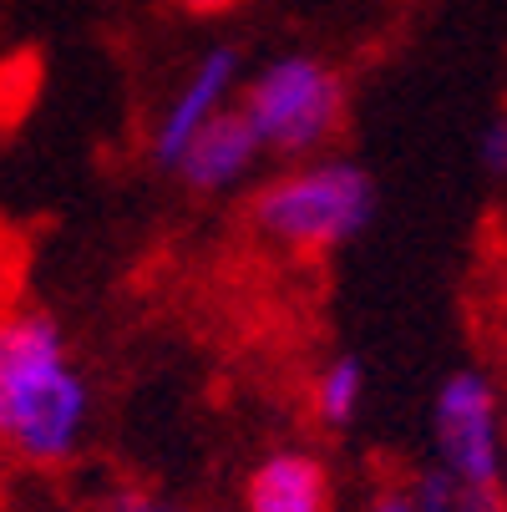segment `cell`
Wrapping results in <instances>:
<instances>
[{
	"label": "cell",
	"instance_id": "7",
	"mask_svg": "<svg viewBox=\"0 0 507 512\" xmlns=\"http://www.w3.org/2000/svg\"><path fill=\"white\" fill-rule=\"evenodd\" d=\"M244 512H335L330 462L310 447H274L244 477Z\"/></svg>",
	"mask_w": 507,
	"mask_h": 512
},
{
	"label": "cell",
	"instance_id": "11",
	"mask_svg": "<svg viewBox=\"0 0 507 512\" xmlns=\"http://www.w3.org/2000/svg\"><path fill=\"white\" fill-rule=\"evenodd\" d=\"M102 512H188V507L163 492H148V487H112Z\"/></svg>",
	"mask_w": 507,
	"mask_h": 512
},
{
	"label": "cell",
	"instance_id": "6",
	"mask_svg": "<svg viewBox=\"0 0 507 512\" xmlns=\"http://www.w3.org/2000/svg\"><path fill=\"white\" fill-rule=\"evenodd\" d=\"M259 163H264L259 137L239 117V107H229L183 148V158L173 163V178L198 198H224V193L244 188L259 173Z\"/></svg>",
	"mask_w": 507,
	"mask_h": 512
},
{
	"label": "cell",
	"instance_id": "9",
	"mask_svg": "<svg viewBox=\"0 0 507 512\" xmlns=\"http://www.w3.org/2000/svg\"><path fill=\"white\" fill-rule=\"evenodd\" d=\"M416 512H507L497 492H472L462 482H452L442 467H426L411 487H406Z\"/></svg>",
	"mask_w": 507,
	"mask_h": 512
},
{
	"label": "cell",
	"instance_id": "12",
	"mask_svg": "<svg viewBox=\"0 0 507 512\" xmlns=\"http://www.w3.org/2000/svg\"><path fill=\"white\" fill-rule=\"evenodd\" d=\"M178 6H183L188 16H203V21H213V16H229V11H239L244 0H178Z\"/></svg>",
	"mask_w": 507,
	"mask_h": 512
},
{
	"label": "cell",
	"instance_id": "1",
	"mask_svg": "<svg viewBox=\"0 0 507 512\" xmlns=\"http://www.w3.org/2000/svg\"><path fill=\"white\" fill-rule=\"evenodd\" d=\"M92 431V381L46 305L0 310V447L31 467H61Z\"/></svg>",
	"mask_w": 507,
	"mask_h": 512
},
{
	"label": "cell",
	"instance_id": "4",
	"mask_svg": "<svg viewBox=\"0 0 507 512\" xmlns=\"http://www.w3.org/2000/svg\"><path fill=\"white\" fill-rule=\"evenodd\" d=\"M431 452H437V467L452 482L472 492H497L507 416H502L497 381L487 371L462 365L437 386V396H431Z\"/></svg>",
	"mask_w": 507,
	"mask_h": 512
},
{
	"label": "cell",
	"instance_id": "14",
	"mask_svg": "<svg viewBox=\"0 0 507 512\" xmlns=\"http://www.w3.org/2000/svg\"><path fill=\"white\" fill-rule=\"evenodd\" d=\"M497 497H502V507H507V452H502V477H497Z\"/></svg>",
	"mask_w": 507,
	"mask_h": 512
},
{
	"label": "cell",
	"instance_id": "3",
	"mask_svg": "<svg viewBox=\"0 0 507 512\" xmlns=\"http://www.w3.org/2000/svg\"><path fill=\"white\" fill-rule=\"evenodd\" d=\"M239 117L259 137L264 158L305 163L330 153V142L345 127L350 87L340 66L315 51H284L244 71V87L234 97Z\"/></svg>",
	"mask_w": 507,
	"mask_h": 512
},
{
	"label": "cell",
	"instance_id": "5",
	"mask_svg": "<svg viewBox=\"0 0 507 512\" xmlns=\"http://www.w3.org/2000/svg\"><path fill=\"white\" fill-rule=\"evenodd\" d=\"M244 51L234 41H219V46H203L193 56V66L183 71V82L173 87V97L163 102L158 122H153V137H148V153H153V168L173 173V163L183 158L188 142L234 107L239 87H244Z\"/></svg>",
	"mask_w": 507,
	"mask_h": 512
},
{
	"label": "cell",
	"instance_id": "8",
	"mask_svg": "<svg viewBox=\"0 0 507 512\" xmlns=\"http://www.w3.org/2000/svg\"><path fill=\"white\" fill-rule=\"evenodd\" d=\"M371 391V371L355 350H335L320 360V371L310 376V416L325 431H345L360 421V406H366Z\"/></svg>",
	"mask_w": 507,
	"mask_h": 512
},
{
	"label": "cell",
	"instance_id": "13",
	"mask_svg": "<svg viewBox=\"0 0 507 512\" xmlns=\"http://www.w3.org/2000/svg\"><path fill=\"white\" fill-rule=\"evenodd\" d=\"M366 512H416V507H411L406 487H386V492H376V497H371V507H366Z\"/></svg>",
	"mask_w": 507,
	"mask_h": 512
},
{
	"label": "cell",
	"instance_id": "10",
	"mask_svg": "<svg viewBox=\"0 0 507 512\" xmlns=\"http://www.w3.org/2000/svg\"><path fill=\"white\" fill-rule=\"evenodd\" d=\"M477 168L487 178H507V112L482 122V132H477Z\"/></svg>",
	"mask_w": 507,
	"mask_h": 512
},
{
	"label": "cell",
	"instance_id": "2",
	"mask_svg": "<svg viewBox=\"0 0 507 512\" xmlns=\"http://www.w3.org/2000/svg\"><path fill=\"white\" fill-rule=\"evenodd\" d=\"M376 208L381 188L371 168L340 153H320L269 173L249 198V224L274 249L325 259L366 234L376 224Z\"/></svg>",
	"mask_w": 507,
	"mask_h": 512
}]
</instances>
